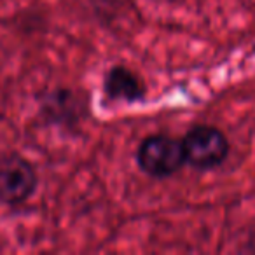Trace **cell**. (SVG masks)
<instances>
[{
	"mask_svg": "<svg viewBox=\"0 0 255 255\" xmlns=\"http://www.w3.org/2000/svg\"><path fill=\"white\" fill-rule=\"evenodd\" d=\"M182 145L185 161L198 168L217 166L227 156V140L215 128H194L185 135Z\"/></svg>",
	"mask_w": 255,
	"mask_h": 255,
	"instance_id": "7a4b0ae2",
	"label": "cell"
},
{
	"mask_svg": "<svg viewBox=\"0 0 255 255\" xmlns=\"http://www.w3.org/2000/svg\"><path fill=\"white\" fill-rule=\"evenodd\" d=\"M105 91L114 100H133L142 98L143 89L140 81L129 70L123 67H116L109 72L105 79Z\"/></svg>",
	"mask_w": 255,
	"mask_h": 255,
	"instance_id": "277c9868",
	"label": "cell"
},
{
	"mask_svg": "<svg viewBox=\"0 0 255 255\" xmlns=\"http://www.w3.org/2000/svg\"><path fill=\"white\" fill-rule=\"evenodd\" d=\"M37 175L25 159L18 156L0 159V201L18 205L32 196Z\"/></svg>",
	"mask_w": 255,
	"mask_h": 255,
	"instance_id": "3957f363",
	"label": "cell"
},
{
	"mask_svg": "<svg viewBox=\"0 0 255 255\" xmlns=\"http://www.w3.org/2000/svg\"><path fill=\"white\" fill-rule=\"evenodd\" d=\"M184 145L170 136H150L140 145L138 163L152 177H168L184 164Z\"/></svg>",
	"mask_w": 255,
	"mask_h": 255,
	"instance_id": "6da1fadb",
	"label": "cell"
}]
</instances>
